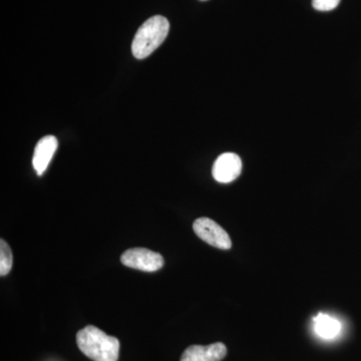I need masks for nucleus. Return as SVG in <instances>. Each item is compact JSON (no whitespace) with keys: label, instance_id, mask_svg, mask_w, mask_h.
<instances>
[{"label":"nucleus","instance_id":"1","mask_svg":"<svg viewBox=\"0 0 361 361\" xmlns=\"http://www.w3.org/2000/svg\"><path fill=\"white\" fill-rule=\"evenodd\" d=\"M77 343L85 355L94 361H118L120 341L96 326L85 327L78 332Z\"/></svg>","mask_w":361,"mask_h":361},{"label":"nucleus","instance_id":"2","mask_svg":"<svg viewBox=\"0 0 361 361\" xmlns=\"http://www.w3.org/2000/svg\"><path fill=\"white\" fill-rule=\"evenodd\" d=\"M169 30L170 23L164 16H152L145 21L133 40V56L137 59L148 58L167 39Z\"/></svg>","mask_w":361,"mask_h":361},{"label":"nucleus","instance_id":"3","mask_svg":"<svg viewBox=\"0 0 361 361\" xmlns=\"http://www.w3.org/2000/svg\"><path fill=\"white\" fill-rule=\"evenodd\" d=\"M193 229L195 234L209 245L223 250L231 249L232 241L229 234L215 221L207 217L199 218L195 221Z\"/></svg>","mask_w":361,"mask_h":361},{"label":"nucleus","instance_id":"4","mask_svg":"<svg viewBox=\"0 0 361 361\" xmlns=\"http://www.w3.org/2000/svg\"><path fill=\"white\" fill-rule=\"evenodd\" d=\"M121 262L133 269L155 272L164 266L163 256L146 248H132L123 254Z\"/></svg>","mask_w":361,"mask_h":361},{"label":"nucleus","instance_id":"5","mask_svg":"<svg viewBox=\"0 0 361 361\" xmlns=\"http://www.w3.org/2000/svg\"><path fill=\"white\" fill-rule=\"evenodd\" d=\"M241 172V159L234 153H224L218 157L212 169L214 179L222 184H228L236 180Z\"/></svg>","mask_w":361,"mask_h":361},{"label":"nucleus","instance_id":"6","mask_svg":"<svg viewBox=\"0 0 361 361\" xmlns=\"http://www.w3.org/2000/svg\"><path fill=\"white\" fill-rule=\"evenodd\" d=\"M58 147V139L54 135H45L37 142L32 158L33 168L37 175L42 176L47 171Z\"/></svg>","mask_w":361,"mask_h":361},{"label":"nucleus","instance_id":"7","mask_svg":"<svg viewBox=\"0 0 361 361\" xmlns=\"http://www.w3.org/2000/svg\"><path fill=\"white\" fill-rule=\"evenodd\" d=\"M227 355L225 344L217 342L210 345H192L184 351L180 361H221Z\"/></svg>","mask_w":361,"mask_h":361},{"label":"nucleus","instance_id":"8","mask_svg":"<svg viewBox=\"0 0 361 361\" xmlns=\"http://www.w3.org/2000/svg\"><path fill=\"white\" fill-rule=\"evenodd\" d=\"M313 325L315 334L323 339H334L341 330V322L324 313H318L313 318Z\"/></svg>","mask_w":361,"mask_h":361},{"label":"nucleus","instance_id":"9","mask_svg":"<svg viewBox=\"0 0 361 361\" xmlns=\"http://www.w3.org/2000/svg\"><path fill=\"white\" fill-rule=\"evenodd\" d=\"M13 258L11 247L1 239L0 241V275L6 276L13 268Z\"/></svg>","mask_w":361,"mask_h":361},{"label":"nucleus","instance_id":"10","mask_svg":"<svg viewBox=\"0 0 361 361\" xmlns=\"http://www.w3.org/2000/svg\"><path fill=\"white\" fill-rule=\"evenodd\" d=\"M341 0H312V6L318 11H331L336 9Z\"/></svg>","mask_w":361,"mask_h":361},{"label":"nucleus","instance_id":"11","mask_svg":"<svg viewBox=\"0 0 361 361\" xmlns=\"http://www.w3.org/2000/svg\"><path fill=\"white\" fill-rule=\"evenodd\" d=\"M202 1H205V0H202Z\"/></svg>","mask_w":361,"mask_h":361}]
</instances>
